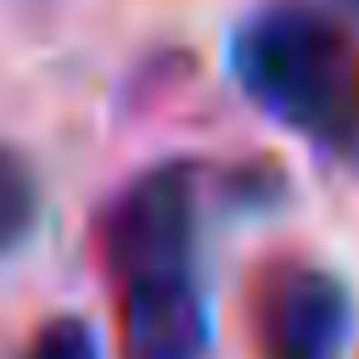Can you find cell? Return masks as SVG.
I'll return each instance as SVG.
<instances>
[{
  "label": "cell",
  "instance_id": "obj_1",
  "mask_svg": "<svg viewBox=\"0 0 359 359\" xmlns=\"http://www.w3.org/2000/svg\"><path fill=\"white\" fill-rule=\"evenodd\" d=\"M230 67L258 112L337 163L359 157V45L314 0H264L230 39Z\"/></svg>",
  "mask_w": 359,
  "mask_h": 359
},
{
  "label": "cell",
  "instance_id": "obj_2",
  "mask_svg": "<svg viewBox=\"0 0 359 359\" xmlns=\"http://www.w3.org/2000/svg\"><path fill=\"white\" fill-rule=\"evenodd\" d=\"M191 247H196V168L191 163L146 168L140 180L118 191V202L101 219V252L118 286L191 275Z\"/></svg>",
  "mask_w": 359,
  "mask_h": 359
},
{
  "label": "cell",
  "instance_id": "obj_3",
  "mask_svg": "<svg viewBox=\"0 0 359 359\" xmlns=\"http://www.w3.org/2000/svg\"><path fill=\"white\" fill-rule=\"evenodd\" d=\"M353 331V297L314 264H280L252 303L258 359H342Z\"/></svg>",
  "mask_w": 359,
  "mask_h": 359
},
{
  "label": "cell",
  "instance_id": "obj_4",
  "mask_svg": "<svg viewBox=\"0 0 359 359\" xmlns=\"http://www.w3.org/2000/svg\"><path fill=\"white\" fill-rule=\"evenodd\" d=\"M208 303L191 275L129 280L118 303V359H202Z\"/></svg>",
  "mask_w": 359,
  "mask_h": 359
},
{
  "label": "cell",
  "instance_id": "obj_5",
  "mask_svg": "<svg viewBox=\"0 0 359 359\" xmlns=\"http://www.w3.org/2000/svg\"><path fill=\"white\" fill-rule=\"evenodd\" d=\"M34 213H39V191H34V174L28 163L0 146V252L17 247L28 230H34Z\"/></svg>",
  "mask_w": 359,
  "mask_h": 359
},
{
  "label": "cell",
  "instance_id": "obj_6",
  "mask_svg": "<svg viewBox=\"0 0 359 359\" xmlns=\"http://www.w3.org/2000/svg\"><path fill=\"white\" fill-rule=\"evenodd\" d=\"M22 359H101V337L79 314H56L28 337Z\"/></svg>",
  "mask_w": 359,
  "mask_h": 359
},
{
  "label": "cell",
  "instance_id": "obj_7",
  "mask_svg": "<svg viewBox=\"0 0 359 359\" xmlns=\"http://www.w3.org/2000/svg\"><path fill=\"white\" fill-rule=\"evenodd\" d=\"M342 6H348V11H353V17H359V0H342Z\"/></svg>",
  "mask_w": 359,
  "mask_h": 359
}]
</instances>
